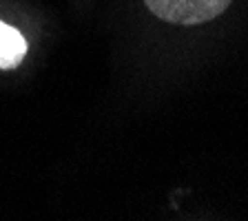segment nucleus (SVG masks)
Here are the masks:
<instances>
[{
    "label": "nucleus",
    "instance_id": "f03ea898",
    "mask_svg": "<svg viewBox=\"0 0 248 221\" xmlns=\"http://www.w3.org/2000/svg\"><path fill=\"white\" fill-rule=\"evenodd\" d=\"M27 53V40L7 22L0 20V69H16Z\"/></svg>",
    "mask_w": 248,
    "mask_h": 221
},
{
    "label": "nucleus",
    "instance_id": "f257e3e1",
    "mask_svg": "<svg viewBox=\"0 0 248 221\" xmlns=\"http://www.w3.org/2000/svg\"><path fill=\"white\" fill-rule=\"evenodd\" d=\"M157 18L173 25H200L226 11L231 0H144Z\"/></svg>",
    "mask_w": 248,
    "mask_h": 221
}]
</instances>
